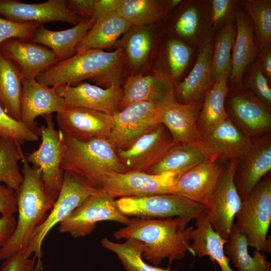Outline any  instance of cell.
<instances>
[{
	"instance_id": "cell-51",
	"label": "cell",
	"mask_w": 271,
	"mask_h": 271,
	"mask_svg": "<svg viewBox=\"0 0 271 271\" xmlns=\"http://www.w3.org/2000/svg\"><path fill=\"white\" fill-rule=\"evenodd\" d=\"M72 9L83 18H91L94 0H69Z\"/></svg>"
},
{
	"instance_id": "cell-46",
	"label": "cell",
	"mask_w": 271,
	"mask_h": 271,
	"mask_svg": "<svg viewBox=\"0 0 271 271\" xmlns=\"http://www.w3.org/2000/svg\"><path fill=\"white\" fill-rule=\"evenodd\" d=\"M210 19L217 28L230 18L233 12L234 2L230 0H212L210 2Z\"/></svg>"
},
{
	"instance_id": "cell-29",
	"label": "cell",
	"mask_w": 271,
	"mask_h": 271,
	"mask_svg": "<svg viewBox=\"0 0 271 271\" xmlns=\"http://www.w3.org/2000/svg\"><path fill=\"white\" fill-rule=\"evenodd\" d=\"M131 27V25L116 12L106 15L97 20L87 32L77 46L76 53L110 47Z\"/></svg>"
},
{
	"instance_id": "cell-23",
	"label": "cell",
	"mask_w": 271,
	"mask_h": 271,
	"mask_svg": "<svg viewBox=\"0 0 271 271\" xmlns=\"http://www.w3.org/2000/svg\"><path fill=\"white\" fill-rule=\"evenodd\" d=\"M251 140L228 117L202 136L201 143L211 156L221 163L241 158L249 148Z\"/></svg>"
},
{
	"instance_id": "cell-2",
	"label": "cell",
	"mask_w": 271,
	"mask_h": 271,
	"mask_svg": "<svg viewBox=\"0 0 271 271\" xmlns=\"http://www.w3.org/2000/svg\"><path fill=\"white\" fill-rule=\"evenodd\" d=\"M191 220L185 217L148 219L133 217L125 226L116 231L114 238L119 240L132 238L143 242L146 250L143 257L158 266L167 258L169 264L192 253L190 235L194 226L186 228Z\"/></svg>"
},
{
	"instance_id": "cell-14",
	"label": "cell",
	"mask_w": 271,
	"mask_h": 271,
	"mask_svg": "<svg viewBox=\"0 0 271 271\" xmlns=\"http://www.w3.org/2000/svg\"><path fill=\"white\" fill-rule=\"evenodd\" d=\"M0 16L16 22L41 25L60 21L76 25L83 19L72 9L67 0H48L39 4L0 0Z\"/></svg>"
},
{
	"instance_id": "cell-1",
	"label": "cell",
	"mask_w": 271,
	"mask_h": 271,
	"mask_svg": "<svg viewBox=\"0 0 271 271\" xmlns=\"http://www.w3.org/2000/svg\"><path fill=\"white\" fill-rule=\"evenodd\" d=\"M128 62L123 50L89 49L57 62L41 73L37 81L48 87L75 86L85 80L107 88L121 87Z\"/></svg>"
},
{
	"instance_id": "cell-13",
	"label": "cell",
	"mask_w": 271,
	"mask_h": 271,
	"mask_svg": "<svg viewBox=\"0 0 271 271\" xmlns=\"http://www.w3.org/2000/svg\"><path fill=\"white\" fill-rule=\"evenodd\" d=\"M226 99L229 117L250 139L271 130L270 107L247 88L230 90Z\"/></svg>"
},
{
	"instance_id": "cell-40",
	"label": "cell",
	"mask_w": 271,
	"mask_h": 271,
	"mask_svg": "<svg viewBox=\"0 0 271 271\" xmlns=\"http://www.w3.org/2000/svg\"><path fill=\"white\" fill-rule=\"evenodd\" d=\"M243 86L249 89L263 103L271 107V89L268 80L263 74L257 58L245 70Z\"/></svg>"
},
{
	"instance_id": "cell-16",
	"label": "cell",
	"mask_w": 271,
	"mask_h": 271,
	"mask_svg": "<svg viewBox=\"0 0 271 271\" xmlns=\"http://www.w3.org/2000/svg\"><path fill=\"white\" fill-rule=\"evenodd\" d=\"M122 89L119 110L139 102H149L161 107L177 102L173 79L166 74L131 75Z\"/></svg>"
},
{
	"instance_id": "cell-4",
	"label": "cell",
	"mask_w": 271,
	"mask_h": 271,
	"mask_svg": "<svg viewBox=\"0 0 271 271\" xmlns=\"http://www.w3.org/2000/svg\"><path fill=\"white\" fill-rule=\"evenodd\" d=\"M63 134L65 150L61 169L64 172L75 173L97 190L101 189L102 180L106 174L126 172L108 139L81 141Z\"/></svg>"
},
{
	"instance_id": "cell-19",
	"label": "cell",
	"mask_w": 271,
	"mask_h": 271,
	"mask_svg": "<svg viewBox=\"0 0 271 271\" xmlns=\"http://www.w3.org/2000/svg\"><path fill=\"white\" fill-rule=\"evenodd\" d=\"M55 87L57 93L64 99L66 108H86L111 116L119 111L123 97L121 87L104 88L86 82L75 86L64 84Z\"/></svg>"
},
{
	"instance_id": "cell-52",
	"label": "cell",
	"mask_w": 271,
	"mask_h": 271,
	"mask_svg": "<svg viewBox=\"0 0 271 271\" xmlns=\"http://www.w3.org/2000/svg\"><path fill=\"white\" fill-rule=\"evenodd\" d=\"M181 2L182 1L181 0H171L169 2V6L170 8L173 9L178 6Z\"/></svg>"
},
{
	"instance_id": "cell-41",
	"label": "cell",
	"mask_w": 271,
	"mask_h": 271,
	"mask_svg": "<svg viewBox=\"0 0 271 271\" xmlns=\"http://www.w3.org/2000/svg\"><path fill=\"white\" fill-rule=\"evenodd\" d=\"M0 137L13 138L21 146L25 142H36L40 139L36 132L30 129L21 121L15 120L9 116L1 105Z\"/></svg>"
},
{
	"instance_id": "cell-7",
	"label": "cell",
	"mask_w": 271,
	"mask_h": 271,
	"mask_svg": "<svg viewBox=\"0 0 271 271\" xmlns=\"http://www.w3.org/2000/svg\"><path fill=\"white\" fill-rule=\"evenodd\" d=\"M118 209L126 216L164 219L182 216L196 219L207 214V208L181 195L157 194L123 197L116 200Z\"/></svg>"
},
{
	"instance_id": "cell-30",
	"label": "cell",
	"mask_w": 271,
	"mask_h": 271,
	"mask_svg": "<svg viewBox=\"0 0 271 271\" xmlns=\"http://www.w3.org/2000/svg\"><path fill=\"white\" fill-rule=\"evenodd\" d=\"M211 157L200 143L179 144L173 146L160 162L151 169L149 174H176L178 178L184 172Z\"/></svg>"
},
{
	"instance_id": "cell-43",
	"label": "cell",
	"mask_w": 271,
	"mask_h": 271,
	"mask_svg": "<svg viewBox=\"0 0 271 271\" xmlns=\"http://www.w3.org/2000/svg\"><path fill=\"white\" fill-rule=\"evenodd\" d=\"M40 25L36 23L16 22L0 16V44L11 39L30 41Z\"/></svg>"
},
{
	"instance_id": "cell-34",
	"label": "cell",
	"mask_w": 271,
	"mask_h": 271,
	"mask_svg": "<svg viewBox=\"0 0 271 271\" xmlns=\"http://www.w3.org/2000/svg\"><path fill=\"white\" fill-rule=\"evenodd\" d=\"M103 247L115 253L126 271H178V267L172 269L171 264L166 268L150 265L143 259L146 250L144 244L132 238L123 243H117L104 238L101 241Z\"/></svg>"
},
{
	"instance_id": "cell-20",
	"label": "cell",
	"mask_w": 271,
	"mask_h": 271,
	"mask_svg": "<svg viewBox=\"0 0 271 271\" xmlns=\"http://www.w3.org/2000/svg\"><path fill=\"white\" fill-rule=\"evenodd\" d=\"M56 119L60 130L81 141L108 139L113 125L112 116L83 107L66 108Z\"/></svg>"
},
{
	"instance_id": "cell-38",
	"label": "cell",
	"mask_w": 271,
	"mask_h": 271,
	"mask_svg": "<svg viewBox=\"0 0 271 271\" xmlns=\"http://www.w3.org/2000/svg\"><path fill=\"white\" fill-rule=\"evenodd\" d=\"M235 36V27L232 23L226 24L218 32L215 40L211 59L213 82L230 75L231 50Z\"/></svg>"
},
{
	"instance_id": "cell-36",
	"label": "cell",
	"mask_w": 271,
	"mask_h": 271,
	"mask_svg": "<svg viewBox=\"0 0 271 271\" xmlns=\"http://www.w3.org/2000/svg\"><path fill=\"white\" fill-rule=\"evenodd\" d=\"M164 3L158 0H123L116 13L131 26L147 27L164 15Z\"/></svg>"
},
{
	"instance_id": "cell-42",
	"label": "cell",
	"mask_w": 271,
	"mask_h": 271,
	"mask_svg": "<svg viewBox=\"0 0 271 271\" xmlns=\"http://www.w3.org/2000/svg\"><path fill=\"white\" fill-rule=\"evenodd\" d=\"M167 56L172 78L180 77L190 60L191 49L183 41L172 39L167 45Z\"/></svg>"
},
{
	"instance_id": "cell-9",
	"label": "cell",
	"mask_w": 271,
	"mask_h": 271,
	"mask_svg": "<svg viewBox=\"0 0 271 271\" xmlns=\"http://www.w3.org/2000/svg\"><path fill=\"white\" fill-rule=\"evenodd\" d=\"M42 116L46 124H41L36 128L42 142L38 150L25 156V159L32 166L41 169L43 181L48 189L59 194L64 173L61 169L65 150L63 134L56 129L52 114Z\"/></svg>"
},
{
	"instance_id": "cell-6",
	"label": "cell",
	"mask_w": 271,
	"mask_h": 271,
	"mask_svg": "<svg viewBox=\"0 0 271 271\" xmlns=\"http://www.w3.org/2000/svg\"><path fill=\"white\" fill-rule=\"evenodd\" d=\"M234 226L247 239L248 246L271 252V176H264L242 201Z\"/></svg>"
},
{
	"instance_id": "cell-31",
	"label": "cell",
	"mask_w": 271,
	"mask_h": 271,
	"mask_svg": "<svg viewBox=\"0 0 271 271\" xmlns=\"http://www.w3.org/2000/svg\"><path fill=\"white\" fill-rule=\"evenodd\" d=\"M229 75L214 82L206 93L197 119V126L202 136L209 132L229 116L225 108V100L229 92Z\"/></svg>"
},
{
	"instance_id": "cell-21",
	"label": "cell",
	"mask_w": 271,
	"mask_h": 271,
	"mask_svg": "<svg viewBox=\"0 0 271 271\" xmlns=\"http://www.w3.org/2000/svg\"><path fill=\"white\" fill-rule=\"evenodd\" d=\"M66 109L65 101L57 93L55 87L42 85L36 78H23L21 121L30 129L36 132L37 117Z\"/></svg>"
},
{
	"instance_id": "cell-48",
	"label": "cell",
	"mask_w": 271,
	"mask_h": 271,
	"mask_svg": "<svg viewBox=\"0 0 271 271\" xmlns=\"http://www.w3.org/2000/svg\"><path fill=\"white\" fill-rule=\"evenodd\" d=\"M123 0H94L92 17L95 22L100 18L116 12Z\"/></svg>"
},
{
	"instance_id": "cell-5",
	"label": "cell",
	"mask_w": 271,
	"mask_h": 271,
	"mask_svg": "<svg viewBox=\"0 0 271 271\" xmlns=\"http://www.w3.org/2000/svg\"><path fill=\"white\" fill-rule=\"evenodd\" d=\"M97 190L75 173L64 171L61 189L50 213L34 229L28 241L25 254L29 257L34 254V258L36 260L35 271H43L42 247L49 232Z\"/></svg>"
},
{
	"instance_id": "cell-37",
	"label": "cell",
	"mask_w": 271,
	"mask_h": 271,
	"mask_svg": "<svg viewBox=\"0 0 271 271\" xmlns=\"http://www.w3.org/2000/svg\"><path fill=\"white\" fill-rule=\"evenodd\" d=\"M119 48L125 54L128 63L139 67L146 61L152 48L153 37L148 27L131 26L124 34Z\"/></svg>"
},
{
	"instance_id": "cell-26",
	"label": "cell",
	"mask_w": 271,
	"mask_h": 271,
	"mask_svg": "<svg viewBox=\"0 0 271 271\" xmlns=\"http://www.w3.org/2000/svg\"><path fill=\"white\" fill-rule=\"evenodd\" d=\"M213 45L206 43L201 48L196 62L187 77L182 81L175 84L177 102L186 104L203 101L207 91L213 82L211 59Z\"/></svg>"
},
{
	"instance_id": "cell-18",
	"label": "cell",
	"mask_w": 271,
	"mask_h": 271,
	"mask_svg": "<svg viewBox=\"0 0 271 271\" xmlns=\"http://www.w3.org/2000/svg\"><path fill=\"white\" fill-rule=\"evenodd\" d=\"M224 168L211 156L182 174L170 194L181 195L207 209Z\"/></svg>"
},
{
	"instance_id": "cell-28",
	"label": "cell",
	"mask_w": 271,
	"mask_h": 271,
	"mask_svg": "<svg viewBox=\"0 0 271 271\" xmlns=\"http://www.w3.org/2000/svg\"><path fill=\"white\" fill-rule=\"evenodd\" d=\"M206 214L195 219L190 235L191 254L199 257L208 255L217 262L221 271H234L224 251L227 240L212 229Z\"/></svg>"
},
{
	"instance_id": "cell-45",
	"label": "cell",
	"mask_w": 271,
	"mask_h": 271,
	"mask_svg": "<svg viewBox=\"0 0 271 271\" xmlns=\"http://www.w3.org/2000/svg\"><path fill=\"white\" fill-rule=\"evenodd\" d=\"M36 261L27 257L25 252H18L5 259L0 271H35Z\"/></svg>"
},
{
	"instance_id": "cell-11",
	"label": "cell",
	"mask_w": 271,
	"mask_h": 271,
	"mask_svg": "<svg viewBox=\"0 0 271 271\" xmlns=\"http://www.w3.org/2000/svg\"><path fill=\"white\" fill-rule=\"evenodd\" d=\"M239 160H230L225 167L207 207L206 215L212 229L227 241L242 203L234 182Z\"/></svg>"
},
{
	"instance_id": "cell-27",
	"label": "cell",
	"mask_w": 271,
	"mask_h": 271,
	"mask_svg": "<svg viewBox=\"0 0 271 271\" xmlns=\"http://www.w3.org/2000/svg\"><path fill=\"white\" fill-rule=\"evenodd\" d=\"M95 23L93 19L85 18L72 28L62 31L50 30L41 25L30 41L49 48L59 62L76 53L77 46Z\"/></svg>"
},
{
	"instance_id": "cell-3",
	"label": "cell",
	"mask_w": 271,
	"mask_h": 271,
	"mask_svg": "<svg viewBox=\"0 0 271 271\" xmlns=\"http://www.w3.org/2000/svg\"><path fill=\"white\" fill-rule=\"evenodd\" d=\"M22 173L23 181L16 191L18 217L15 231L0 248V261L20 251H25L31 234L48 215L59 194L45 185L41 170L30 166L25 159Z\"/></svg>"
},
{
	"instance_id": "cell-44",
	"label": "cell",
	"mask_w": 271,
	"mask_h": 271,
	"mask_svg": "<svg viewBox=\"0 0 271 271\" xmlns=\"http://www.w3.org/2000/svg\"><path fill=\"white\" fill-rule=\"evenodd\" d=\"M200 18L197 7L194 6L189 7L178 18L174 27L176 33L183 38L194 37L199 30Z\"/></svg>"
},
{
	"instance_id": "cell-24",
	"label": "cell",
	"mask_w": 271,
	"mask_h": 271,
	"mask_svg": "<svg viewBox=\"0 0 271 271\" xmlns=\"http://www.w3.org/2000/svg\"><path fill=\"white\" fill-rule=\"evenodd\" d=\"M203 101L176 102L161 108L160 122L171 133L176 144L200 143L202 140L197 119Z\"/></svg>"
},
{
	"instance_id": "cell-49",
	"label": "cell",
	"mask_w": 271,
	"mask_h": 271,
	"mask_svg": "<svg viewBox=\"0 0 271 271\" xmlns=\"http://www.w3.org/2000/svg\"><path fill=\"white\" fill-rule=\"evenodd\" d=\"M17 219L14 215L0 217V248L3 247L13 234Z\"/></svg>"
},
{
	"instance_id": "cell-32",
	"label": "cell",
	"mask_w": 271,
	"mask_h": 271,
	"mask_svg": "<svg viewBox=\"0 0 271 271\" xmlns=\"http://www.w3.org/2000/svg\"><path fill=\"white\" fill-rule=\"evenodd\" d=\"M22 80L18 65L0 52V105L9 116L19 121Z\"/></svg>"
},
{
	"instance_id": "cell-10",
	"label": "cell",
	"mask_w": 271,
	"mask_h": 271,
	"mask_svg": "<svg viewBox=\"0 0 271 271\" xmlns=\"http://www.w3.org/2000/svg\"><path fill=\"white\" fill-rule=\"evenodd\" d=\"M175 144L167 127L160 123L116 151L126 172L147 173L160 162Z\"/></svg>"
},
{
	"instance_id": "cell-17",
	"label": "cell",
	"mask_w": 271,
	"mask_h": 271,
	"mask_svg": "<svg viewBox=\"0 0 271 271\" xmlns=\"http://www.w3.org/2000/svg\"><path fill=\"white\" fill-rule=\"evenodd\" d=\"M271 170V133L252 139L250 146L239 160L234 182L242 201Z\"/></svg>"
},
{
	"instance_id": "cell-15",
	"label": "cell",
	"mask_w": 271,
	"mask_h": 271,
	"mask_svg": "<svg viewBox=\"0 0 271 271\" xmlns=\"http://www.w3.org/2000/svg\"><path fill=\"white\" fill-rule=\"evenodd\" d=\"M161 107L147 102L133 103L112 115L108 139L116 150L122 148L154 126L160 124Z\"/></svg>"
},
{
	"instance_id": "cell-22",
	"label": "cell",
	"mask_w": 271,
	"mask_h": 271,
	"mask_svg": "<svg viewBox=\"0 0 271 271\" xmlns=\"http://www.w3.org/2000/svg\"><path fill=\"white\" fill-rule=\"evenodd\" d=\"M0 52L5 58L18 65L23 78H36L41 73L58 62L49 48L30 41L8 40L0 44Z\"/></svg>"
},
{
	"instance_id": "cell-39",
	"label": "cell",
	"mask_w": 271,
	"mask_h": 271,
	"mask_svg": "<svg viewBox=\"0 0 271 271\" xmlns=\"http://www.w3.org/2000/svg\"><path fill=\"white\" fill-rule=\"evenodd\" d=\"M247 11L251 18L262 47L271 42V1L251 0L248 2Z\"/></svg>"
},
{
	"instance_id": "cell-25",
	"label": "cell",
	"mask_w": 271,
	"mask_h": 271,
	"mask_svg": "<svg viewBox=\"0 0 271 271\" xmlns=\"http://www.w3.org/2000/svg\"><path fill=\"white\" fill-rule=\"evenodd\" d=\"M236 36L232 46L231 69L228 80L229 90L243 87L242 77L247 67L258 57L252 27L247 16L238 11L235 16Z\"/></svg>"
},
{
	"instance_id": "cell-8",
	"label": "cell",
	"mask_w": 271,
	"mask_h": 271,
	"mask_svg": "<svg viewBox=\"0 0 271 271\" xmlns=\"http://www.w3.org/2000/svg\"><path fill=\"white\" fill-rule=\"evenodd\" d=\"M130 220L118 209L115 199L99 189L59 224V231L80 238L92 233L99 222L112 221L126 225Z\"/></svg>"
},
{
	"instance_id": "cell-50",
	"label": "cell",
	"mask_w": 271,
	"mask_h": 271,
	"mask_svg": "<svg viewBox=\"0 0 271 271\" xmlns=\"http://www.w3.org/2000/svg\"><path fill=\"white\" fill-rule=\"evenodd\" d=\"M257 59L261 70L268 80H271V47L270 44L262 47L258 51Z\"/></svg>"
},
{
	"instance_id": "cell-33",
	"label": "cell",
	"mask_w": 271,
	"mask_h": 271,
	"mask_svg": "<svg viewBox=\"0 0 271 271\" xmlns=\"http://www.w3.org/2000/svg\"><path fill=\"white\" fill-rule=\"evenodd\" d=\"M246 237L234 226L224 246L225 255L238 271H271L266 255L256 250L249 254Z\"/></svg>"
},
{
	"instance_id": "cell-35",
	"label": "cell",
	"mask_w": 271,
	"mask_h": 271,
	"mask_svg": "<svg viewBox=\"0 0 271 271\" xmlns=\"http://www.w3.org/2000/svg\"><path fill=\"white\" fill-rule=\"evenodd\" d=\"M25 159L21 145L16 140L0 137V183L17 191L23 181L18 162Z\"/></svg>"
},
{
	"instance_id": "cell-12",
	"label": "cell",
	"mask_w": 271,
	"mask_h": 271,
	"mask_svg": "<svg viewBox=\"0 0 271 271\" xmlns=\"http://www.w3.org/2000/svg\"><path fill=\"white\" fill-rule=\"evenodd\" d=\"M178 178L173 173L160 175L137 171L109 173L102 178L101 189L114 199L170 194Z\"/></svg>"
},
{
	"instance_id": "cell-47",
	"label": "cell",
	"mask_w": 271,
	"mask_h": 271,
	"mask_svg": "<svg viewBox=\"0 0 271 271\" xmlns=\"http://www.w3.org/2000/svg\"><path fill=\"white\" fill-rule=\"evenodd\" d=\"M16 191L0 184V214L11 216L17 212Z\"/></svg>"
}]
</instances>
